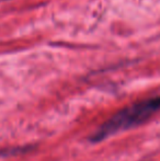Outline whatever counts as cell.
<instances>
[{
	"label": "cell",
	"mask_w": 160,
	"mask_h": 161,
	"mask_svg": "<svg viewBox=\"0 0 160 161\" xmlns=\"http://www.w3.org/2000/svg\"><path fill=\"white\" fill-rule=\"evenodd\" d=\"M158 111H160V96L123 108L93 131L90 137V142H100L120 130H126L141 125Z\"/></svg>",
	"instance_id": "cell-1"
}]
</instances>
